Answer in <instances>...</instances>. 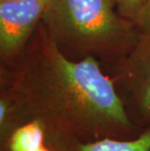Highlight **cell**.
Masks as SVG:
<instances>
[{"instance_id": "cell-2", "label": "cell", "mask_w": 150, "mask_h": 151, "mask_svg": "<svg viewBox=\"0 0 150 151\" xmlns=\"http://www.w3.org/2000/svg\"><path fill=\"white\" fill-rule=\"evenodd\" d=\"M115 0H50L41 24L70 60L118 62L140 38L133 22L114 11Z\"/></svg>"}, {"instance_id": "cell-8", "label": "cell", "mask_w": 150, "mask_h": 151, "mask_svg": "<svg viewBox=\"0 0 150 151\" xmlns=\"http://www.w3.org/2000/svg\"><path fill=\"white\" fill-rule=\"evenodd\" d=\"M135 24H136L140 33L150 34V0H146Z\"/></svg>"}, {"instance_id": "cell-5", "label": "cell", "mask_w": 150, "mask_h": 151, "mask_svg": "<svg viewBox=\"0 0 150 151\" xmlns=\"http://www.w3.org/2000/svg\"><path fill=\"white\" fill-rule=\"evenodd\" d=\"M47 142L54 151H150V127L133 139L103 137L85 141L47 134Z\"/></svg>"}, {"instance_id": "cell-3", "label": "cell", "mask_w": 150, "mask_h": 151, "mask_svg": "<svg viewBox=\"0 0 150 151\" xmlns=\"http://www.w3.org/2000/svg\"><path fill=\"white\" fill-rule=\"evenodd\" d=\"M118 66L116 81L131 119L150 127V34L140 35Z\"/></svg>"}, {"instance_id": "cell-6", "label": "cell", "mask_w": 150, "mask_h": 151, "mask_svg": "<svg viewBox=\"0 0 150 151\" xmlns=\"http://www.w3.org/2000/svg\"><path fill=\"white\" fill-rule=\"evenodd\" d=\"M18 127L17 115L14 102L9 93L2 88L0 96V143H6L16 128Z\"/></svg>"}, {"instance_id": "cell-7", "label": "cell", "mask_w": 150, "mask_h": 151, "mask_svg": "<svg viewBox=\"0 0 150 151\" xmlns=\"http://www.w3.org/2000/svg\"><path fill=\"white\" fill-rule=\"evenodd\" d=\"M146 0H115L118 13L135 22L141 12Z\"/></svg>"}, {"instance_id": "cell-1", "label": "cell", "mask_w": 150, "mask_h": 151, "mask_svg": "<svg viewBox=\"0 0 150 151\" xmlns=\"http://www.w3.org/2000/svg\"><path fill=\"white\" fill-rule=\"evenodd\" d=\"M18 126L39 120L47 134L65 139H127L135 130L113 80L93 57L68 59L39 24L36 37L6 76Z\"/></svg>"}, {"instance_id": "cell-4", "label": "cell", "mask_w": 150, "mask_h": 151, "mask_svg": "<svg viewBox=\"0 0 150 151\" xmlns=\"http://www.w3.org/2000/svg\"><path fill=\"white\" fill-rule=\"evenodd\" d=\"M50 0H0V52L20 56L42 21Z\"/></svg>"}]
</instances>
